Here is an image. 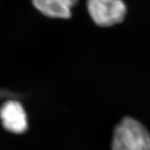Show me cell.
I'll use <instances>...</instances> for the list:
<instances>
[{
  "label": "cell",
  "mask_w": 150,
  "mask_h": 150,
  "mask_svg": "<svg viewBox=\"0 0 150 150\" xmlns=\"http://www.w3.org/2000/svg\"><path fill=\"white\" fill-rule=\"evenodd\" d=\"M78 0H32L33 6L44 16L53 18H69Z\"/></svg>",
  "instance_id": "obj_4"
},
{
  "label": "cell",
  "mask_w": 150,
  "mask_h": 150,
  "mask_svg": "<svg viewBox=\"0 0 150 150\" xmlns=\"http://www.w3.org/2000/svg\"><path fill=\"white\" fill-rule=\"evenodd\" d=\"M0 119L6 130L22 133L28 128V120L23 106L16 100H8L0 109Z\"/></svg>",
  "instance_id": "obj_3"
},
{
  "label": "cell",
  "mask_w": 150,
  "mask_h": 150,
  "mask_svg": "<svg viewBox=\"0 0 150 150\" xmlns=\"http://www.w3.org/2000/svg\"><path fill=\"white\" fill-rule=\"evenodd\" d=\"M87 8L92 20L100 27L122 22L127 10L123 0H87Z\"/></svg>",
  "instance_id": "obj_2"
},
{
  "label": "cell",
  "mask_w": 150,
  "mask_h": 150,
  "mask_svg": "<svg viewBox=\"0 0 150 150\" xmlns=\"http://www.w3.org/2000/svg\"><path fill=\"white\" fill-rule=\"evenodd\" d=\"M112 149L150 150L149 132L140 122L126 117L115 128Z\"/></svg>",
  "instance_id": "obj_1"
}]
</instances>
